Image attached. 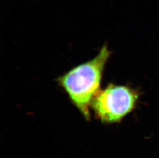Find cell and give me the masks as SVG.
Here are the masks:
<instances>
[{
	"label": "cell",
	"instance_id": "cell-1",
	"mask_svg": "<svg viewBox=\"0 0 159 158\" xmlns=\"http://www.w3.org/2000/svg\"><path fill=\"white\" fill-rule=\"evenodd\" d=\"M110 55V51L105 44L94 58L74 67L57 79L72 103L88 121L90 120L91 102L100 90L104 68Z\"/></svg>",
	"mask_w": 159,
	"mask_h": 158
},
{
	"label": "cell",
	"instance_id": "cell-2",
	"mask_svg": "<svg viewBox=\"0 0 159 158\" xmlns=\"http://www.w3.org/2000/svg\"><path fill=\"white\" fill-rule=\"evenodd\" d=\"M139 97L138 92L133 88L110 84L95 95L90 107L102 123L120 122L135 108Z\"/></svg>",
	"mask_w": 159,
	"mask_h": 158
}]
</instances>
